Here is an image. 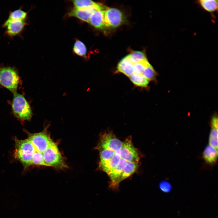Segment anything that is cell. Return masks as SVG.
<instances>
[{
    "label": "cell",
    "mask_w": 218,
    "mask_h": 218,
    "mask_svg": "<svg viewBox=\"0 0 218 218\" xmlns=\"http://www.w3.org/2000/svg\"><path fill=\"white\" fill-rule=\"evenodd\" d=\"M218 1L217 0H200L197 3L203 10L210 13L217 12Z\"/></svg>",
    "instance_id": "obj_17"
},
{
    "label": "cell",
    "mask_w": 218,
    "mask_h": 218,
    "mask_svg": "<svg viewBox=\"0 0 218 218\" xmlns=\"http://www.w3.org/2000/svg\"><path fill=\"white\" fill-rule=\"evenodd\" d=\"M43 154L46 166L59 169H64L67 167L57 145L53 141Z\"/></svg>",
    "instance_id": "obj_4"
},
{
    "label": "cell",
    "mask_w": 218,
    "mask_h": 218,
    "mask_svg": "<svg viewBox=\"0 0 218 218\" xmlns=\"http://www.w3.org/2000/svg\"><path fill=\"white\" fill-rule=\"evenodd\" d=\"M11 105L12 112L16 117L24 120L31 119L32 111L29 104L23 95L17 93L14 94Z\"/></svg>",
    "instance_id": "obj_2"
},
{
    "label": "cell",
    "mask_w": 218,
    "mask_h": 218,
    "mask_svg": "<svg viewBox=\"0 0 218 218\" xmlns=\"http://www.w3.org/2000/svg\"><path fill=\"white\" fill-rule=\"evenodd\" d=\"M142 74L149 81L154 79L156 72L153 66L150 64L145 68Z\"/></svg>",
    "instance_id": "obj_27"
},
{
    "label": "cell",
    "mask_w": 218,
    "mask_h": 218,
    "mask_svg": "<svg viewBox=\"0 0 218 218\" xmlns=\"http://www.w3.org/2000/svg\"><path fill=\"white\" fill-rule=\"evenodd\" d=\"M127 162L125 160L121 158L117 165L107 174L111 180L110 186L111 187L115 188L118 186L120 178Z\"/></svg>",
    "instance_id": "obj_11"
},
{
    "label": "cell",
    "mask_w": 218,
    "mask_h": 218,
    "mask_svg": "<svg viewBox=\"0 0 218 218\" xmlns=\"http://www.w3.org/2000/svg\"><path fill=\"white\" fill-rule=\"evenodd\" d=\"M99 151L100 161L102 163L106 162L110 159L116 152L110 150L103 149L99 150Z\"/></svg>",
    "instance_id": "obj_23"
},
{
    "label": "cell",
    "mask_w": 218,
    "mask_h": 218,
    "mask_svg": "<svg viewBox=\"0 0 218 218\" xmlns=\"http://www.w3.org/2000/svg\"><path fill=\"white\" fill-rule=\"evenodd\" d=\"M36 151L43 153L52 141L46 130L34 134H28V138Z\"/></svg>",
    "instance_id": "obj_7"
},
{
    "label": "cell",
    "mask_w": 218,
    "mask_h": 218,
    "mask_svg": "<svg viewBox=\"0 0 218 218\" xmlns=\"http://www.w3.org/2000/svg\"><path fill=\"white\" fill-rule=\"evenodd\" d=\"M104 17L105 27L113 28L119 26L122 22L124 17L120 10L113 8L104 11Z\"/></svg>",
    "instance_id": "obj_8"
},
{
    "label": "cell",
    "mask_w": 218,
    "mask_h": 218,
    "mask_svg": "<svg viewBox=\"0 0 218 218\" xmlns=\"http://www.w3.org/2000/svg\"><path fill=\"white\" fill-rule=\"evenodd\" d=\"M217 157V150L209 144H207L202 154V157L205 162L209 164H213L216 162Z\"/></svg>",
    "instance_id": "obj_16"
},
{
    "label": "cell",
    "mask_w": 218,
    "mask_h": 218,
    "mask_svg": "<svg viewBox=\"0 0 218 218\" xmlns=\"http://www.w3.org/2000/svg\"><path fill=\"white\" fill-rule=\"evenodd\" d=\"M73 52L77 55L84 58L86 57L87 49L84 44L81 41L77 40L74 45Z\"/></svg>",
    "instance_id": "obj_21"
},
{
    "label": "cell",
    "mask_w": 218,
    "mask_h": 218,
    "mask_svg": "<svg viewBox=\"0 0 218 218\" xmlns=\"http://www.w3.org/2000/svg\"><path fill=\"white\" fill-rule=\"evenodd\" d=\"M211 129L209 137V144L218 149V117L213 116L211 121Z\"/></svg>",
    "instance_id": "obj_15"
},
{
    "label": "cell",
    "mask_w": 218,
    "mask_h": 218,
    "mask_svg": "<svg viewBox=\"0 0 218 218\" xmlns=\"http://www.w3.org/2000/svg\"><path fill=\"white\" fill-rule=\"evenodd\" d=\"M28 24L27 21L14 20L4 22L2 27L5 28V35L10 38L19 35Z\"/></svg>",
    "instance_id": "obj_9"
},
{
    "label": "cell",
    "mask_w": 218,
    "mask_h": 218,
    "mask_svg": "<svg viewBox=\"0 0 218 218\" xmlns=\"http://www.w3.org/2000/svg\"><path fill=\"white\" fill-rule=\"evenodd\" d=\"M139 162H127L120 178L119 183L135 172L139 166Z\"/></svg>",
    "instance_id": "obj_18"
},
{
    "label": "cell",
    "mask_w": 218,
    "mask_h": 218,
    "mask_svg": "<svg viewBox=\"0 0 218 218\" xmlns=\"http://www.w3.org/2000/svg\"><path fill=\"white\" fill-rule=\"evenodd\" d=\"M104 11L99 10L94 12L90 17L89 23L97 29H102L105 27Z\"/></svg>",
    "instance_id": "obj_13"
},
{
    "label": "cell",
    "mask_w": 218,
    "mask_h": 218,
    "mask_svg": "<svg viewBox=\"0 0 218 218\" xmlns=\"http://www.w3.org/2000/svg\"><path fill=\"white\" fill-rule=\"evenodd\" d=\"M120 153L121 158L127 162H139V153L138 150L134 146L130 136L127 137L122 142Z\"/></svg>",
    "instance_id": "obj_6"
},
{
    "label": "cell",
    "mask_w": 218,
    "mask_h": 218,
    "mask_svg": "<svg viewBox=\"0 0 218 218\" xmlns=\"http://www.w3.org/2000/svg\"><path fill=\"white\" fill-rule=\"evenodd\" d=\"M31 165L46 166L42 153L35 151L32 158Z\"/></svg>",
    "instance_id": "obj_26"
},
{
    "label": "cell",
    "mask_w": 218,
    "mask_h": 218,
    "mask_svg": "<svg viewBox=\"0 0 218 218\" xmlns=\"http://www.w3.org/2000/svg\"><path fill=\"white\" fill-rule=\"evenodd\" d=\"M130 60L133 63H136L143 61L146 59L145 54L140 51H134L128 55Z\"/></svg>",
    "instance_id": "obj_25"
},
{
    "label": "cell",
    "mask_w": 218,
    "mask_h": 218,
    "mask_svg": "<svg viewBox=\"0 0 218 218\" xmlns=\"http://www.w3.org/2000/svg\"><path fill=\"white\" fill-rule=\"evenodd\" d=\"M150 64L147 59L140 62L134 63L133 73L142 74L145 68Z\"/></svg>",
    "instance_id": "obj_24"
},
{
    "label": "cell",
    "mask_w": 218,
    "mask_h": 218,
    "mask_svg": "<svg viewBox=\"0 0 218 218\" xmlns=\"http://www.w3.org/2000/svg\"><path fill=\"white\" fill-rule=\"evenodd\" d=\"M129 78L134 85L139 87H147L149 82V81L142 74L133 73Z\"/></svg>",
    "instance_id": "obj_20"
},
{
    "label": "cell",
    "mask_w": 218,
    "mask_h": 218,
    "mask_svg": "<svg viewBox=\"0 0 218 218\" xmlns=\"http://www.w3.org/2000/svg\"><path fill=\"white\" fill-rule=\"evenodd\" d=\"M160 189L164 192L170 191L172 188V186L170 183L167 181H162L160 182L159 184Z\"/></svg>",
    "instance_id": "obj_28"
},
{
    "label": "cell",
    "mask_w": 218,
    "mask_h": 218,
    "mask_svg": "<svg viewBox=\"0 0 218 218\" xmlns=\"http://www.w3.org/2000/svg\"><path fill=\"white\" fill-rule=\"evenodd\" d=\"M28 12L23 10L22 7L10 12L5 22L14 20L27 21Z\"/></svg>",
    "instance_id": "obj_19"
},
{
    "label": "cell",
    "mask_w": 218,
    "mask_h": 218,
    "mask_svg": "<svg viewBox=\"0 0 218 218\" xmlns=\"http://www.w3.org/2000/svg\"><path fill=\"white\" fill-rule=\"evenodd\" d=\"M134 63L127 55L123 58L119 62L117 66V70L129 77L134 73Z\"/></svg>",
    "instance_id": "obj_14"
},
{
    "label": "cell",
    "mask_w": 218,
    "mask_h": 218,
    "mask_svg": "<svg viewBox=\"0 0 218 218\" xmlns=\"http://www.w3.org/2000/svg\"><path fill=\"white\" fill-rule=\"evenodd\" d=\"M102 6L99 4L98 5L88 8H74L68 13L70 17H76L81 20L89 22L90 16L94 11L99 10H103Z\"/></svg>",
    "instance_id": "obj_10"
},
{
    "label": "cell",
    "mask_w": 218,
    "mask_h": 218,
    "mask_svg": "<svg viewBox=\"0 0 218 218\" xmlns=\"http://www.w3.org/2000/svg\"><path fill=\"white\" fill-rule=\"evenodd\" d=\"M120 150L116 152L113 157L108 161L103 163H99V169L108 174L111 170L115 167L118 164L121 158Z\"/></svg>",
    "instance_id": "obj_12"
},
{
    "label": "cell",
    "mask_w": 218,
    "mask_h": 218,
    "mask_svg": "<svg viewBox=\"0 0 218 218\" xmlns=\"http://www.w3.org/2000/svg\"><path fill=\"white\" fill-rule=\"evenodd\" d=\"M122 142L111 131H106L101 134L99 142L96 147L98 150H110L115 152L119 151Z\"/></svg>",
    "instance_id": "obj_5"
},
{
    "label": "cell",
    "mask_w": 218,
    "mask_h": 218,
    "mask_svg": "<svg viewBox=\"0 0 218 218\" xmlns=\"http://www.w3.org/2000/svg\"><path fill=\"white\" fill-rule=\"evenodd\" d=\"M15 158L21 162L25 168L32 165V159L35 150L31 142L28 139L21 140L17 138H15Z\"/></svg>",
    "instance_id": "obj_1"
},
{
    "label": "cell",
    "mask_w": 218,
    "mask_h": 218,
    "mask_svg": "<svg viewBox=\"0 0 218 218\" xmlns=\"http://www.w3.org/2000/svg\"><path fill=\"white\" fill-rule=\"evenodd\" d=\"M76 8H88L98 5L99 4L90 0H76L73 1Z\"/></svg>",
    "instance_id": "obj_22"
},
{
    "label": "cell",
    "mask_w": 218,
    "mask_h": 218,
    "mask_svg": "<svg viewBox=\"0 0 218 218\" xmlns=\"http://www.w3.org/2000/svg\"><path fill=\"white\" fill-rule=\"evenodd\" d=\"M19 77L16 68L11 67L0 68V84L13 94L17 93Z\"/></svg>",
    "instance_id": "obj_3"
}]
</instances>
